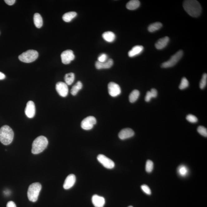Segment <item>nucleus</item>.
Segmentation results:
<instances>
[{
  "label": "nucleus",
  "instance_id": "nucleus-25",
  "mask_svg": "<svg viewBox=\"0 0 207 207\" xmlns=\"http://www.w3.org/2000/svg\"><path fill=\"white\" fill-rule=\"evenodd\" d=\"M82 87V82L80 81H78L72 87L71 90V93L72 95H76L79 91L81 90Z\"/></svg>",
  "mask_w": 207,
  "mask_h": 207
},
{
  "label": "nucleus",
  "instance_id": "nucleus-13",
  "mask_svg": "<svg viewBox=\"0 0 207 207\" xmlns=\"http://www.w3.org/2000/svg\"><path fill=\"white\" fill-rule=\"evenodd\" d=\"M135 133L132 129L130 128H126L122 130L119 134V137L120 139L124 140L133 137Z\"/></svg>",
  "mask_w": 207,
  "mask_h": 207
},
{
  "label": "nucleus",
  "instance_id": "nucleus-16",
  "mask_svg": "<svg viewBox=\"0 0 207 207\" xmlns=\"http://www.w3.org/2000/svg\"><path fill=\"white\" fill-rule=\"evenodd\" d=\"M113 65V61L112 59H109L106 61L101 63V62L97 61L95 63V67L98 70L102 69L110 68Z\"/></svg>",
  "mask_w": 207,
  "mask_h": 207
},
{
  "label": "nucleus",
  "instance_id": "nucleus-37",
  "mask_svg": "<svg viewBox=\"0 0 207 207\" xmlns=\"http://www.w3.org/2000/svg\"><path fill=\"white\" fill-rule=\"evenodd\" d=\"M15 0H5L4 2L9 6H12L16 2Z\"/></svg>",
  "mask_w": 207,
  "mask_h": 207
},
{
  "label": "nucleus",
  "instance_id": "nucleus-32",
  "mask_svg": "<svg viewBox=\"0 0 207 207\" xmlns=\"http://www.w3.org/2000/svg\"><path fill=\"white\" fill-rule=\"evenodd\" d=\"M186 120L192 123H195L198 122V119L195 116L189 114L186 117Z\"/></svg>",
  "mask_w": 207,
  "mask_h": 207
},
{
  "label": "nucleus",
  "instance_id": "nucleus-8",
  "mask_svg": "<svg viewBox=\"0 0 207 207\" xmlns=\"http://www.w3.org/2000/svg\"><path fill=\"white\" fill-rule=\"evenodd\" d=\"M97 159L104 167L107 169H112L115 166L114 161L104 155H99L97 156Z\"/></svg>",
  "mask_w": 207,
  "mask_h": 207
},
{
  "label": "nucleus",
  "instance_id": "nucleus-38",
  "mask_svg": "<svg viewBox=\"0 0 207 207\" xmlns=\"http://www.w3.org/2000/svg\"><path fill=\"white\" fill-rule=\"evenodd\" d=\"M7 207H17L16 205L13 201H10L8 202L7 205Z\"/></svg>",
  "mask_w": 207,
  "mask_h": 207
},
{
  "label": "nucleus",
  "instance_id": "nucleus-4",
  "mask_svg": "<svg viewBox=\"0 0 207 207\" xmlns=\"http://www.w3.org/2000/svg\"><path fill=\"white\" fill-rule=\"evenodd\" d=\"M41 189L42 185L39 183H33L30 185L27 191V196L29 201L32 202H36Z\"/></svg>",
  "mask_w": 207,
  "mask_h": 207
},
{
  "label": "nucleus",
  "instance_id": "nucleus-26",
  "mask_svg": "<svg viewBox=\"0 0 207 207\" xmlns=\"http://www.w3.org/2000/svg\"><path fill=\"white\" fill-rule=\"evenodd\" d=\"M75 79V75L73 73H70L66 74L65 75L64 79L65 83L67 85H71L73 83Z\"/></svg>",
  "mask_w": 207,
  "mask_h": 207
},
{
  "label": "nucleus",
  "instance_id": "nucleus-39",
  "mask_svg": "<svg viewBox=\"0 0 207 207\" xmlns=\"http://www.w3.org/2000/svg\"><path fill=\"white\" fill-rule=\"evenodd\" d=\"M6 78V75L2 73V72H0V80H3Z\"/></svg>",
  "mask_w": 207,
  "mask_h": 207
},
{
  "label": "nucleus",
  "instance_id": "nucleus-21",
  "mask_svg": "<svg viewBox=\"0 0 207 207\" xmlns=\"http://www.w3.org/2000/svg\"><path fill=\"white\" fill-rule=\"evenodd\" d=\"M33 21L35 26L39 28L43 26V19L41 15L38 13H35L33 16Z\"/></svg>",
  "mask_w": 207,
  "mask_h": 207
},
{
  "label": "nucleus",
  "instance_id": "nucleus-1",
  "mask_svg": "<svg viewBox=\"0 0 207 207\" xmlns=\"http://www.w3.org/2000/svg\"><path fill=\"white\" fill-rule=\"evenodd\" d=\"M183 7L190 16L198 17L202 12V7L199 2L196 0H186L183 2Z\"/></svg>",
  "mask_w": 207,
  "mask_h": 207
},
{
  "label": "nucleus",
  "instance_id": "nucleus-29",
  "mask_svg": "<svg viewBox=\"0 0 207 207\" xmlns=\"http://www.w3.org/2000/svg\"><path fill=\"white\" fill-rule=\"evenodd\" d=\"M207 83V74L204 73L203 74L202 78L201 81L200 83V88L201 90H203L206 86Z\"/></svg>",
  "mask_w": 207,
  "mask_h": 207
},
{
  "label": "nucleus",
  "instance_id": "nucleus-28",
  "mask_svg": "<svg viewBox=\"0 0 207 207\" xmlns=\"http://www.w3.org/2000/svg\"><path fill=\"white\" fill-rule=\"evenodd\" d=\"M189 83L187 79L185 77L182 79L180 84L179 86L180 90H183L189 86Z\"/></svg>",
  "mask_w": 207,
  "mask_h": 207
},
{
  "label": "nucleus",
  "instance_id": "nucleus-20",
  "mask_svg": "<svg viewBox=\"0 0 207 207\" xmlns=\"http://www.w3.org/2000/svg\"><path fill=\"white\" fill-rule=\"evenodd\" d=\"M140 3L138 0H132L126 4V7L130 10L137 9L140 6Z\"/></svg>",
  "mask_w": 207,
  "mask_h": 207
},
{
  "label": "nucleus",
  "instance_id": "nucleus-30",
  "mask_svg": "<svg viewBox=\"0 0 207 207\" xmlns=\"http://www.w3.org/2000/svg\"><path fill=\"white\" fill-rule=\"evenodd\" d=\"M154 168V163L150 160H148L146 162L145 170L148 173H151Z\"/></svg>",
  "mask_w": 207,
  "mask_h": 207
},
{
  "label": "nucleus",
  "instance_id": "nucleus-5",
  "mask_svg": "<svg viewBox=\"0 0 207 207\" xmlns=\"http://www.w3.org/2000/svg\"><path fill=\"white\" fill-rule=\"evenodd\" d=\"M38 56V52L36 50H28L19 55L18 58L22 62L30 63L36 60Z\"/></svg>",
  "mask_w": 207,
  "mask_h": 207
},
{
  "label": "nucleus",
  "instance_id": "nucleus-18",
  "mask_svg": "<svg viewBox=\"0 0 207 207\" xmlns=\"http://www.w3.org/2000/svg\"><path fill=\"white\" fill-rule=\"evenodd\" d=\"M144 48L141 45H136L133 47L128 52L130 57H134L140 54L144 50Z\"/></svg>",
  "mask_w": 207,
  "mask_h": 207
},
{
  "label": "nucleus",
  "instance_id": "nucleus-31",
  "mask_svg": "<svg viewBox=\"0 0 207 207\" xmlns=\"http://www.w3.org/2000/svg\"><path fill=\"white\" fill-rule=\"evenodd\" d=\"M198 132L204 137H207V130L206 128L203 126H200L197 129Z\"/></svg>",
  "mask_w": 207,
  "mask_h": 207
},
{
  "label": "nucleus",
  "instance_id": "nucleus-11",
  "mask_svg": "<svg viewBox=\"0 0 207 207\" xmlns=\"http://www.w3.org/2000/svg\"><path fill=\"white\" fill-rule=\"evenodd\" d=\"M56 90L59 95L62 97H66L68 93V85L65 82H59L56 85Z\"/></svg>",
  "mask_w": 207,
  "mask_h": 207
},
{
  "label": "nucleus",
  "instance_id": "nucleus-23",
  "mask_svg": "<svg viewBox=\"0 0 207 207\" xmlns=\"http://www.w3.org/2000/svg\"><path fill=\"white\" fill-rule=\"evenodd\" d=\"M162 27V23L159 22H156L150 25L148 27V30L150 32H154L160 29Z\"/></svg>",
  "mask_w": 207,
  "mask_h": 207
},
{
  "label": "nucleus",
  "instance_id": "nucleus-14",
  "mask_svg": "<svg viewBox=\"0 0 207 207\" xmlns=\"http://www.w3.org/2000/svg\"><path fill=\"white\" fill-rule=\"evenodd\" d=\"M76 181L75 175L70 174L67 176L64 183L63 187L65 190H68L73 187Z\"/></svg>",
  "mask_w": 207,
  "mask_h": 207
},
{
  "label": "nucleus",
  "instance_id": "nucleus-12",
  "mask_svg": "<svg viewBox=\"0 0 207 207\" xmlns=\"http://www.w3.org/2000/svg\"><path fill=\"white\" fill-rule=\"evenodd\" d=\"M35 106L34 102L32 101H30L27 103L26 109H25V114L29 118H32L34 117L35 114Z\"/></svg>",
  "mask_w": 207,
  "mask_h": 207
},
{
  "label": "nucleus",
  "instance_id": "nucleus-3",
  "mask_svg": "<svg viewBox=\"0 0 207 207\" xmlns=\"http://www.w3.org/2000/svg\"><path fill=\"white\" fill-rule=\"evenodd\" d=\"M14 133L9 126L5 125L0 129V142L4 145H9L12 142Z\"/></svg>",
  "mask_w": 207,
  "mask_h": 207
},
{
  "label": "nucleus",
  "instance_id": "nucleus-7",
  "mask_svg": "<svg viewBox=\"0 0 207 207\" xmlns=\"http://www.w3.org/2000/svg\"><path fill=\"white\" fill-rule=\"evenodd\" d=\"M96 122V119L95 117L90 116L85 118L82 121L81 127L82 129L85 130H90L93 128Z\"/></svg>",
  "mask_w": 207,
  "mask_h": 207
},
{
  "label": "nucleus",
  "instance_id": "nucleus-10",
  "mask_svg": "<svg viewBox=\"0 0 207 207\" xmlns=\"http://www.w3.org/2000/svg\"><path fill=\"white\" fill-rule=\"evenodd\" d=\"M108 90L109 95L113 97L117 96L120 95L121 92L120 86L114 82H109L108 85Z\"/></svg>",
  "mask_w": 207,
  "mask_h": 207
},
{
  "label": "nucleus",
  "instance_id": "nucleus-6",
  "mask_svg": "<svg viewBox=\"0 0 207 207\" xmlns=\"http://www.w3.org/2000/svg\"><path fill=\"white\" fill-rule=\"evenodd\" d=\"M183 55V52L182 50H179L173 55L167 61L163 63L161 65V68H166L174 66L181 59Z\"/></svg>",
  "mask_w": 207,
  "mask_h": 207
},
{
  "label": "nucleus",
  "instance_id": "nucleus-2",
  "mask_svg": "<svg viewBox=\"0 0 207 207\" xmlns=\"http://www.w3.org/2000/svg\"><path fill=\"white\" fill-rule=\"evenodd\" d=\"M47 139L43 136H40L35 140L32 144V152L33 154H38L42 152L48 145Z\"/></svg>",
  "mask_w": 207,
  "mask_h": 207
},
{
  "label": "nucleus",
  "instance_id": "nucleus-22",
  "mask_svg": "<svg viewBox=\"0 0 207 207\" xmlns=\"http://www.w3.org/2000/svg\"><path fill=\"white\" fill-rule=\"evenodd\" d=\"M77 13L75 12H70L65 13L63 16V19L67 22H69L77 16Z\"/></svg>",
  "mask_w": 207,
  "mask_h": 207
},
{
  "label": "nucleus",
  "instance_id": "nucleus-36",
  "mask_svg": "<svg viewBox=\"0 0 207 207\" xmlns=\"http://www.w3.org/2000/svg\"><path fill=\"white\" fill-rule=\"evenodd\" d=\"M150 91L151 95L153 96V98H155V97L157 96V91L156 89L154 88L151 89Z\"/></svg>",
  "mask_w": 207,
  "mask_h": 207
},
{
  "label": "nucleus",
  "instance_id": "nucleus-19",
  "mask_svg": "<svg viewBox=\"0 0 207 207\" xmlns=\"http://www.w3.org/2000/svg\"><path fill=\"white\" fill-rule=\"evenodd\" d=\"M102 37L108 42H112L116 39V35L112 32H106L102 35Z\"/></svg>",
  "mask_w": 207,
  "mask_h": 207
},
{
  "label": "nucleus",
  "instance_id": "nucleus-34",
  "mask_svg": "<svg viewBox=\"0 0 207 207\" xmlns=\"http://www.w3.org/2000/svg\"><path fill=\"white\" fill-rule=\"evenodd\" d=\"M98 61L99 62H101V63H103L107 61V56L106 54L105 53H102L98 57Z\"/></svg>",
  "mask_w": 207,
  "mask_h": 207
},
{
  "label": "nucleus",
  "instance_id": "nucleus-27",
  "mask_svg": "<svg viewBox=\"0 0 207 207\" xmlns=\"http://www.w3.org/2000/svg\"><path fill=\"white\" fill-rule=\"evenodd\" d=\"M187 168L185 165H180L178 168V174L182 176H185L187 175L188 173Z\"/></svg>",
  "mask_w": 207,
  "mask_h": 207
},
{
  "label": "nucleus",
  "instance_id": "nucleus-24",
  "mask_svg": "<svg viewBox=\"0 0 207 207\" xmlns=\"http://www.w3.org/2000/svg\"><path fill=\"white\" fill-rule=\"evenodd\" d=\"M140 95V93L139 91L137 90H134L133 91L129 96V100L131 103L137 101Z\"/></svg>",
  "mask_w": 207,
  "mask_h": 207
},
{
  "label": "nucleus",
  "instance_id": "nucleus-35",
  "mask_svg": "<svg viewBox=\"0 0 207 207\" xmlns=\"http://www.w3.org/2000/svg\"><path fill=\"white\" fill-rule=\"evenodd\" d=\"M153 98V96L151 93L150 91H148L145 96V101L146 102H149L150 101L151 98Z\"/></svg>",
  "mask_w": 207,
  "mask_h": 207
},
{
  "label": "nucleus",
  "instance_id": "nucleus-15",
  "mask_svg": "<svg viewBox=\"0 0 207 207\" xmlns=\"http://www.w3.org/2000/svg\"><path fill=\"white\" fill-rule=\"evenodd\" d=\"M92 201L95 207H103L105 203V199L103 197L96 195L92 196Z\"/></svg>",
  "mask_w": 207,
  "mask_h": 207
},
{
  "label": "nucleus",
  "instance_id": "nucleus-17",
  "mask_svg": "<svg viewBox=\"0 0 207 207\" xmlns=\"http://www.w3.org/2000/svg\"><path fill=\"white\" fill-rule=\"evenodd\" d=\"M170 38L168 37H165L158 40L155 43V47L158 50H161L167 46L169 42Z\"/></svg>",
  "mask_w": 207,
  "mask_h": 207
},
{
  "label": "nucleus",
  "instance_id": "nucleus-40",
  "mask_svg": "<svg viewBox=\"0 0 207 207\" xmlns=\"http://www.w3.org/2000/svg\"><path fill=\"white\" fill-rule=\"evenodd\" d=\"M128 207H133V206H129Z\"/></svg>",
  "mask_w": 207,
  "mask_h": 207
},
{
  "label": "nucleus",
  "instance_id": "nucleus-33",
  "mask_svg": "<svg viewBox=\"0 0 207 207\" xmlns=\"http://www.w3.org/2000/svg\"><path fill=\"white\" fill-rule=\"evenodd\" d=\"M141 189L146 194L150 195L151 194V191L150 188L147 185H143L141 186Z\"/></svg>",
  "mask_w": 207,
  "mask_h": 207
},
{
  "label": "nucleus",
  "instance_id": "nucleus-9",
  "mask_svg": "<svg viewBox=\"0 0 207 207\" xmlns=\"http://www.w3.org/2000/svg\"><path fill=\"white\" fill-rule=\"evenodd\" d=\"M61 57L62 63L65 65L69 64L75 58L73 51L70 50H65L62 52Z\"/></svg>",
  "mask_w": 207,
  "mask_h": 207
}]
</instances>
